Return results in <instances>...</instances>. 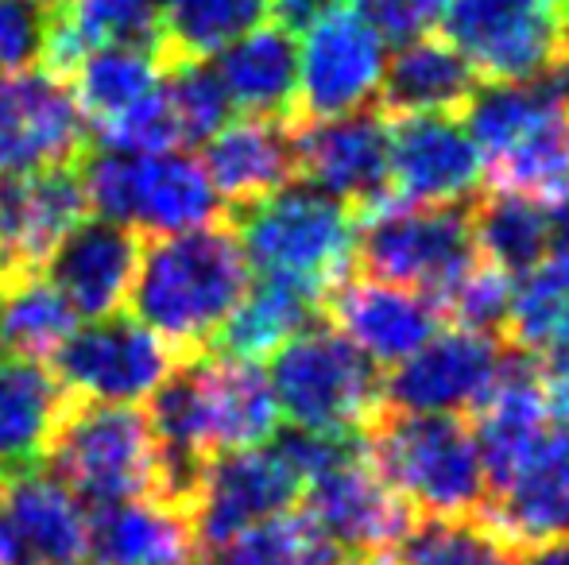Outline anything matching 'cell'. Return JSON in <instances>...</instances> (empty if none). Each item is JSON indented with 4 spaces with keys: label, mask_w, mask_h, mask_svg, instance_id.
<instances>
[{
    "label": "cell",
    "mask_w": 569,
    "mask_h": 565,
    "mask_svg": "<svg viewBox=\"0 0 569 565\" xmlns=\"http://www.w3.org/2000/svg\"><path fill=\"white\" fill-rule=\"evenodd\" d=\"M318 306L322 299H315L310 291L276 280H256L248 283L232 314L213 333L210 349L218 356H232V361H271L295 333L318 322Z\"/></svg>",
    "instance_id": "cell-28"
},
{
    "label": "cell",
    "mask_w": 569,
    "mask_h": 565,
    "mask_svg": "<svg viewBox=\"0 0 569 565\" xmlns=\"http://www.w3.org/2000/svg\"><path fill=\"white\" fill-rule=\"evenodd\" d=\"M82 117L98 132L117 124L132 105H140L151 90L159 85V67L148 51H132V47H98L74 67L67 78Z\"/></svg>",
    "instance_id": "cell-31"
},
{
    "label": "cell",
    "mask_w": 569,
    "mask_h": 565,
    "mask_svg": "<svg viewBox=\"0 0 569 565\" xmlns=\"http://www.w3.org/2000/svg\"><path fill=\"white\" fill-rule=\"evenodd\" d=\"M54 0H0V74L39 62Z\"/></svg>",
    "instance_id": "cell-39"
},
{
    "label": "cell",
    "mask_w": 569,
    "mask_h": 565,
    "mask_svg": "<svg viewBox=\"0 0 569 565\" xmlns=\"http://www.w3.org/2000/svg\"><path fill=\"white\" fill-rule=\"evenodd\" d=\"M472 415H477V426L469 430L477 437L480 461H485L488 492H500L527 465V457L539 450V442L555 423L539 384V369L523 356L503 361L500 376Z\"/></svg>",
    "instance_id": "cell-21"
},
{
    "label": "cell",
    "mask_w": 569,
    "mask_h": 565,
    "mask_svg": "<svg viewBox=\"0 0 569 565\" xmlns=\"http://www.w3.org/2000/svg\"><path fill=\"white\" fill-rule=\"evenodd\" d=\"M47 461L54 481L90 507L159 492L156 430L132 403H70L47 445Z\"/></svg>",
    "instance_id": "cell-6"
},
{
    "label": "cell",
    "mask_w": 569,
    "mask_h": 565,
    "mask_svg": "<svg viewBox=\"0 0 569 565\" xmlns=\"http://www.w3.org/2000/svg\"><path fill=\"white\" fill-rule=\"evenodd\" d=\"M516 565H569V538L542 543V546H527V554L523 558H516Z\"/></svg>",
    "instance_id": "cell-43"
},
{
    "label": "cell",
    "mask_w": 569,
    "mask_h": 565,
    "mask_svg": "<svg viewBox=\"0 0 569 565\" xmlns=\"http://www.w3.org/2000/svg\"><path fill=\"white\" fill-rule=\"evenodd\" d=\"M279 418L310 434H360L383 400L380 369L338 325H307L271 356Z\"/></svg>",
    "instance_id": "cell-5"
},
{
    "label": "cell",
    "mask_w": 569,
    "mask_h": 565,
    "mask_svg": "<svg viewBox=\"0 0 569 565\" xmlns=\"http://www.w3.org/2000/svg\"><path fill=\"white\" fill-rule=\"evenodd\" d=\"M380 565H516V551L477 519H422Z\"/></svg>",
    "instance_id": "cell-35"
},
{
    "label": "cell",
    "mask_w": 569,
    "mask_h": 565,
    "mask_svg": "<svg viewBox=\"0 0 569 565\" xmlns=\"http://www.w3.org/2000/svg\"><path fill=\"white\" fill-rule=\"evenodd\" d=\"M159 4L163 0H54L67 28L86 51L98 47H132L156 59Z\"/></svg>",
    "instance_id": "cell-36"
},
{
    "label": "cell",
    "mask_w": 569,
    "mask_h": 565,
    "mask_svg": "<svg viewBox=\"0 0 569 565\" xmlns=\"http://www.w3.org/2000/svg\"><path fill=\"white\" fill-rule=\"evenodd\" d=\"M0 562L90 565L86 504L51 473H23L0 484Z\"/></svg>",
    "instance_id": "cell-17"
},
{
    "label": "cell",
    "mask_w": 569,
    "mask_h": 565,
    "mask_svg": "<svg viewBox=\"0 0 569 565\" xmlns=\"http://www.w3.org/2000/svg\"><path fill=\"white\" fill-rule=\"evenodd\" d=\"M333 325L376 364L396 369L442 330V306L415 286L388 280H345L333 286Z\"/></svg>",
    "instance_id": "cell-20"
},
{
    "label": "cell",
    "mask_w": 569,
    "mask_h": 565,
    "mask_svg": "<svg viewBox=\"0 0 569 565\" xmlns=\"http://www.w3.org/2000/svg\"><path fill=\"white\" fill-rule=\"evenodd\" d=\"M383 67H388V43L360 16L357 4L341 0L302 31L299 109L307 121L372 109L383 85Z\"/></svg>",
    "instance_id": "cell-12"
},
{
    "label": "cell",
    "mask_w": 569,
    "mask_h": 565,
    "mask_svg": "<svg viewBox=\"0 0 569 565\" xmlns=\"http://www.w3.org/2000/svg\"><path fill=\"white\" fill-rule=\"evenodd\" d=\"M357 213L310 182H287L276 194L237 210V236L256 280L291 283L315 299L333 294L357 264Z\"/></svg>",
    "instance_id": "cell-2"
},
{
    "label": "cell",
    "mask_w": 569,
    "mask_h": 565,
    "mask_svg": "<svg viewBox=\"0 0 569 565\" xmlns=\"http://www.w3.org/2000/svg\"><path fill=\"white\" fill-rule=\"evenodd\" d=\"M302 500L315 527L349 562H388L415 527L411 507L380 481L372 461L360 457V450L345 453L330 468L310 476Z\"/></svg>",
    "instance_id": "cell-13"
},
{
    "label": "cell",
    "mask_w": 569,
    "mask_h": 565,
    "mask_svg": "<svg viewBox=\"0 0 569 565\" xmlns=\"http://www.w3.org/2000/svg\"><path fill=\"white\" fill-rule=\"evenodd\" d=\"M248 283L252 272L237 236L213 221L187 233L143 236L128 302L136 322L148 325L187 361L210 349L213 333L232 314Z\"/></svg>",
    "instance_id": "cell-1"
},
{
    "label": "cell",
    "mask_w": 569,
    "mask_h": 565,
    "mask_svg": "<svg viewBox=\"0 0 569 565\" xmlns=\"http://www.w3.org/2000/svg\"><path fill=\"white\" fill-rule=\"evenodd\" d=\"M90 218L78 167L0 179V283L43 272L59 241Z\"/></svg>",
    "instance_id": "cell-18"
},
{
    "label": "cell",
    "mask_w": 569,
    "mask_h": 565,
    "mask_svg": "<svg viewBox=\"0 0 569 565\" xmlns=\"http://www.w3.org/2000/svg\"><path fill=\"white\" fill-rule=\"evenodd\" d=\"M539 384L547 395L550 418L569 430V353H550V361L539 369Z\"/></svg>",
    "instance_id": "cell-41"
},
{
    "label": "cell",
    "mask_w": 569,
    "mask_h": 565,
    "mask_svg": "<svg viewBox=\"0 0 569 565\" xmlns=\"http://www.w3.org/2000/svg\"><path fill=\"white\" fill-rule=\"evenodd\" d=\"M143 236L109 218H86L47 256L43 272L74 314L109 317L128 302Z\"/></svg>",
    "instance_id": "cell-19"
},
{
    "label": "cell",
    "mask_w": 569,
    "mask_h": 565,
    "mask_svg": "<svg viewBox=\"0 0 569 565\" xmlns=\"http://www.w3.org/2000/svg\"><path fill=\"white\" fill-rule=\"evenodd\" d=\"M78 171L90 210L140 236L187 233L221 218V198L202 159L187 151L93 148Z\"/></svg>",
    "instance_id": "cell-4"
},
{
    "label": "cell",
    "mask_w": 569,
    "mask_h": 565,
    "mask_svg": "<svg viewBox=\"0 0 569 565\" xmlns=\"http://www.w3.org/2000/svg\"><path fill=\"white\" fill-rule=\"evenodd\" d=\"M477 85V70L465 62V54L450 39L419 36L411 43L396 47V54L388 59L380 98L399 117L457 113V109H465Z\"/></svg>",
    "instance_id": "cell-27"
},
{
    "label": "cell",
    "mask_w": 569,
    "mask_h": 565,
    "mask_svg": "<svg viewBox=\"0 0 569 565\" xmlns=\"http://www.w3.org/2000/svg\"><path fill=\"white\" fill-rule=\"evenodd\" d=\"M472 244L485 264L508 272L511 280H523L527 272L547 260L550 233H555V210L527 194L496 190L488 202L469 213Z\"/></svg>",
    "instance_id": "cell-30"
},
{
    "label": "cell",
    "mask_w": 569,
    "mask_h": 565,
    "mask_svg": "<svg viewBox=\"0 0 569 565\" xmlns=\"http://www.w3.org/2000/svg\"><path fill=\"white\" fill-rule=\"evenodd\" d=\"M194 523L182 504L156 496L93 507L90 565H198Z\"/></svg>",
    "instance_id": "cell-22"
},
{
    "label": "cell",
    "mask_w": 569,
    "mask_h": 565,
    "mask_svg": "<svg viewBox=\"0 0 569 565\" xmlns=\"http://www.w3.org/2000/svg\"><path fill=\"white\" fill-rule=\"evenodd\" d=\"M295 155L302 182L349 210H372L391 198V124L372 109L307 121L295 129Z\"/></svg>",
    "instance_id": "cell-15"
},
{
    "label": "cell",
    "mask_w": 569,
    "mask_h": 565,
    "mask_svg": "<svg viewBox=\"0 0 569 565\" xmlns=\"http://www.w3.org/2000/svg\"><path fill=\"white\" fill-rule=\"evenodd\" d=\"M182 356L136 317H93L51 353V372L74 403H140Z\"/></svg>",
    "instance_id": "cell-10"
},
{
    "label": "cell",
    "mask_w": 569,
    "mask_h": 565,
    "mask_svg": "<svg viewBox=\"0 0 569 565\" xmlns=\"http://www.w3.org/2000/svg\"><path fill=\"white\" fill-rule=\"evenodd\" d=\"M508 349L496 333L477 330H438L403 364H396L383 384V400L407 415H465L496 384Z\"/></svg>",
    "instance_id": "cell-14"
},
{
    "label": "cell",
    "mask_w": 569,
    "mask_h": 565,
    "mask_svg": "<svg viewBox=\"0 0 569 565\" xmlns=\"http://www.w3.org/2000/svg\"><path fill=\"white\" fill-rule=\"evenodd\" d=\"M485 179H492L496 190L527 194L550 210L562 205L569 198V109L492 159L485 167Z\"/></svg>",
    "instance_id": "cell-34"
},
{
    "label": "cell",
    "mask_w": 569,
    "mask_h": 565,
    "mask_svg": "<svg viewBox=\"0 0 569 565\" xmlns=\"http://www.w3.org/2000/svg\"><path fill=\"white\" fill-rule=\"evenodd\" d=\"M93 148L67 78L43 67L0 74V179L82 167Z\"/></svg>",
    "instance_id": "cell-9"
},
{
    "label": "cell",
    "mask_w": 569,
    "mask_h": 565,
    "mask_svg": "<svg viewBox=\"0 0 569 565\" xmlns=\"http://www.w3.org/2000/svg\"><path fill=\"white\" fill-rule=\"evenodd\" d=\"M74 310L39 272L0 283V353L47 361L74 333Z\"/></svg>",
    "instance_id": "cell-32"
},
{
    "label": "cell",
    "mask_w": 569,
    "mask_h": 565,
    "mask_svg": "<svg viewBox=\"0 0 569 565\" xmlns=\"http://www.w3.org/2000/svg\"><path fill=\"white\" fill-rule=\"evenodd\" d=\"M333 4H341V0H271L268 20L295 36V31H307L315 20H322Z\"/></svg>",
    "instance_id": "cell-42"
},
{
    "label": "cell",
    "mask_w": 569,
    "mask_h": 565,
    "mask_svg": "<svg viewBox=\"0 0 569 565\" xmlns=\"http://www.w3.org/2000/svg\"><path fill=\"white\" fill-rule=\"evenodd\" d=\"M368 23L380 31L383 43L403 47L442 23L446 0H352Z\"/></svg>",
    "instance_id": "cell-40"
},
{
    "label": "cell",
    "mask_w": 569,
    "mask_h": 565,
    "mask_svg": "<svg viewBox=\"0 0 569 565\" xmlns=\"http://www.w3.org/2000/svg\"><path fill=\"white\" fill-rule=\"evenodd\" d=\"M391 198L411 205H469L485 159L453 113H411L391 124Z\"/></svg>",
    "instance_id": "cell-16"
},
{
    "label": "cell",
    "mask_w": 569,
    "mask_h": 565,
    "mask_svg": "<svg viewBox=\"0 0 569 565\" xmlns=\"http://www.w3.org/2000/svg\"><path fill=\"white\" fill-rule=\"evenodd\" d=\"M368 461L380 481L427 519H472L488 500L477 437L461 415L383 418L372 430Z\"/></svg>",
    "instance_id": "cell-3"
},
{
    "label": "cell",
    "mask_w": 569,
    "mask_h": 565,
    "mask_svg": "<svg viewBox=\"0 0 569 565\" xmlns=\"http://www.w3.org/2000/svg\"><path fill=\"white\" fill-rule=\"evenodd\" d=\"M302 488H307V476L276 437L210 457L190 500L198 551L206 554L256 523L291 512L302 500Z\"/></svg>",
    "instance_id": "cell-11"
},
{
    "label": "cell",
    "mask_w": 569,
    "mask_h": 565,
    "mask_svg": "<svg viewBox=\"0 0 569 565\" xmlns=\"http://www.w3.org/2000/svg\"><path fill=\"white\" fill-rule=\"evenodd\" d=\"M352 565H360V562H352Z\"/></svg>",
    "instance_id": "cell-44"
},
{
    "label": "cell",
    "mask_w": 569,
    "mask_h": 565,
    "mask_svg": "<svg viewBox=\"0 0 569 565\" xmlns=\"http://www.w3.org/2000/svg\"><path fill=\"white\" fill-rule=\"evenodd\" d=\"M0 565H4V562H0Z\"/></svg>",
    "instance_id": "cell-45"
},
{
    "label": "cell",
    "mask_w": 569,
    "mask_h": 565,
    "mask_svg": "<svg viewBox=\"0 0 569 565\" xmlns=\"http://www.w3.org/2000/svg\"><path fill=\"white\" fill-rule=\"evenodd\" d=\"M566 4H569V0H566Z\"/></svg>",
    "instance_id": "cell-46"
},
{
    "label": "cell",
    "mask_w": 569,
    "mask_h": 565,
    "mask_svg": "<svg viewBox=\"0 0 569 565\" xmlns=\"http://www.w3.org/2000/svg\"><path fill=\"white\" fill-rule=\"evenodd\" d=\"M492 531L508 546L569 538V430L550 426L527 465L496 492Z\"/></svg>",
    "instance_id": "cell-24"
},
{
    "label": "cell",
    "mask_w": 569,
    "mask_h": 565,
    "mask_svg": "<svg viewBox=\"0 0 569 565\" xmlns=\"http://www.w3.org/2000/svg\"><path fill=\"white\" fill-rule=\"evenodd\" d=\"M202 167L218 198L229 202L232 210L260 202V198L276 194L279 186L295 182V174H299L295 124L263 121V117L229 121L226 129L206 140Z\"/></svg>",
    "instance_id": "cell-23"
},
{
    "label": "cell",
    "mask_w": 569,
    "mask_h": 565,
    "mask_svg": "<svg viewBox=\"0 0 569 565\" xmlns=\"http://www.w3.org/2000/svg\"><path fill=\"white\" fill-rule=\"evenodd\" d=\"M70 403L51 369L0 353V484L43 465Z\"/></svg>",
    "instance_id": "cell-25"
},
{
    "label": "cell",
    "mask_w": 569,
    "mask_h": 565,
    "mask_svg": "<svg viewBox=\"0 0 569 565\" xmlns=\"http://www.w3.org/2000/svg\"><path fill=\"white\" fill-rule=\"evenodd\" d=\"M206 565H352L307 512H283L202 554Z\"/></svg>",
    "instance_id": "cell-33"
},
{
    "label": "cell",
    "mask_w": 569,
    "mask_h": 565,
    "mask_svg": "<svg viewBox=\"0 0 569 565\" xmlns=\"http://www.w3.org/2000/svg\"><path fill=\"white\" fill-rule=\"evenodd\" d=\"M229 105L244 117L291 121L299 109V43L279 23H260L213 62Z\"/></svg>",
    "instance_id": "cell-26"
},
{
    "label": "cell",
    "mask_w": 569,
    "mask_h": 565,
    "mask_svg": "<svg viewBox=\"0 0 569 565\" xmlns=\"http://www.w3.org/2000/svg\"><path fill=\"white\" fill-rule=\"evenodd\" d=\"M357 260L372 280L415 286L438 302L477 264L469 210L388 198L357 221Z\"/></svg>",
    "instance_id": "cell-7"
},
{
    "label": "cell",
    "mask_w": 569,
    "mask_h": 565,
    "mask_svg": "<svg viewBox=\"0 0 569 565\" xmlns=\"http://www.w3.org/2000/svg\"><path fill=\"white\" fill-rule=\"evenodd\" d=\"M271 0H163L159 4L156 67L210 62L229 43L268 23Z\"/></svg>",
    "instance_id": "cell-29"
},
{
    "label": "cell",
    "mask_w": 569,
    "mask_h": 565,
    "mask_svg": "<svg viewBox=\"0 0 569 565\" xmlns=\"http://www.w3.org/2000/svg\"><path fill=\"white\" fill-rule=\"evenodd\" d=\"M159 78H163L174 121H179L182 148H198L229 124L232 105L210 62H182V67L159 70Z\"/></svg>",
    "instance_id": "cell-37"
},
{
    "label": "cell",
    "mask_w": 569,
    "mask_h": 565,
    "mask_svg": "<svg viewBox=\"0 0 569 565\" xmlns=\"http://www.w3.org/2000/svg\"><path fill=\"white\" fill-rule=\"evenodd\" d=\"M442 28L485 82L547 78L569 54L566 0H446Z\"/></svg>",
    "instance_id": "cell-8"
},
{
    "label": "cell",
    "mask_w": 569,
    "mask_h": 565,
    "mask_svg": "<svg viewBox=\"0 0 569 565\" xmlns=\"http://www.w3.org/2000/svg\"><path fill=\"white\" fill-rule=\"evenodd\" d=\"M511 302H516V280L508 272H500V268L477 260L438 299V306H442V317H453V325H461V330L500 333L508 330Z\"/></svg>",
    "instance_id": "cell-38"
}]
</instances>
